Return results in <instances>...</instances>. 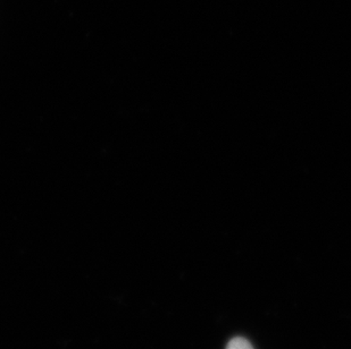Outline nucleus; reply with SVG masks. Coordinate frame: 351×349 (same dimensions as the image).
Returning a JSON list of instances; mask_svg holds the SVG:
<instances>
[{
    "instance_id": "nucleus-1",
    "label": "nucleus",
    "mask_w": 351,
    "mask_h": 349,
    "mask_svg": "<svg viewBox=\"0 0 351 349\" xmlns=\"http://www.w3.org/2000/svg\"><path fill=\"white\" fill-rule=\"evenodd\" d=\"M226 349H254V347L248 340L241 338V337H237L228 344Z\"/></svg>"
}]
</instances>
